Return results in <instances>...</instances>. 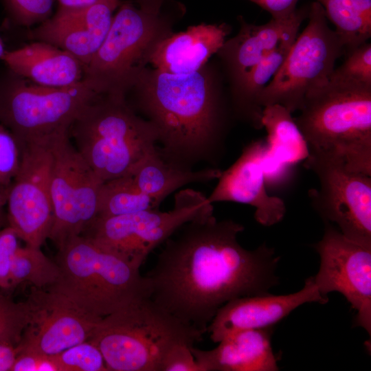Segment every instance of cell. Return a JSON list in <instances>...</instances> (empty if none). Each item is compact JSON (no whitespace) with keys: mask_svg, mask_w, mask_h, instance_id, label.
I'll return each mask as SVG.
<instances>
[{"mask_svg":"<svg viewBox=\"0 0 371 371\" xmlns=\"http://www.w3.org/2000/svg\"><path fill=\"white\" fill-rule=\"evenodd\" d=\"M262 128L267 133L265 173L304 161L309 155L308 144L292 113L280 104L263 107Z\"/></svg>","mask_w":371,"mask_h":371,"instance_id":"cb8c5ba5","label":"cell"},{"mask_svg":"<svg viewBox=\"0 0 371 371\" xmlns=\"http://www.w3.org/2000/svg\"><path fill=\"white\" fill-rule=\"evenodd\" d=\"M120 0L93 5L59 7L51 18L43 21L30 34L32 38L65 50L87 65L100 47L110 28Z\"/></svg>","mask_w":371,"mask_h":371,"instance_id":"e0dca14e","label":"cell"},{"mask_svg":"<svg viewBox=\"0 0 371 371\" xmlns=\"http://www.w3.org/2000/svg\"><path fill=\"white\" fill-rule=\"evenodd\" d=\"M294 120L309 153L371 175V85L331 74L310 91Z\"/></svg>","mask_w":371,"mask_h":371,"instance_id":"3957f363","label":"cell"},{"mask_svg":"<svg viewBox=\"0 0 371 371\" xmlns=\"http://www.w3.org/2000/svg\"><path fill=\"white\" fill-rule=\"evenodd\" d=\"M108 33L89 63L82 80L99 95L126 97L161 40L172 32L171 22L161 12L120 3Z\"/></svg>","mask_w":371,"mask_h":371,"instance_id":"52a82bcc","label":"cell"},{"mask_svg":"<svg viewBox=\"0 0 371 371\" xmlns=\"http://www.w3.org/2000/svg\"><path fill=\"white\" fill-rule=\"evenodd\" d=\"M335 25L344 56L368 42L371 36V0H315Z\"/></svg>","mask_w":371,"mask_h":371,"instance_id":"484cf974","label":"cell"},{"mask_svg":"<svg viewBox=\"0 0 371 371\" xmlns=\"http://www.w3.org/2000/svg\"><path fill=\"white\" fill-rule=\"evenodd\" d=\"M19 352L18 346L0 345V371H11Z\"/></svg>","mask_w":371,"mask_h":371,"instance_id":"74e56055","label":"cell"},{"mask_svg":"<svg viewBox=\"0 0 371 371\" xmlns=\"http://www.w3.org/2000/svg\"><path fill=\"white\" fill-rule=\"evenodd\" d=\"M214 214L206 196L191 188L175 196L172 208H158L108 217L98 216L82 234L140 268L150 253L183 225Z\"/></svg>","mask_w":371,"mask_h":371,"instance_id":"30bf717a","label":"cell"},{"mask_svg":"<svg viewBox=\"0 0 371 371\" xmlns=\"http://www.w3.org/2000/svg\"><path fill=\"white\" fill-rule=\"evenodd\" d=\"M343 64L332 75L371 85V44L366 42L345 56Z\"/></svg>","mask_w":371,"mask_h":371,"instance_id":"4dcf8cb0","label":"cell"},{"mask_svg":"<svg viewBox=\"0 0 371 371\" xmlns=\"http://www.w3.org/2000/svg\"><path fill=\"white\" fill-rule=\"evenodd\" d=\"M19 237L15 232L7 226L0 229V289H10V272L17 249Z\"/></svg>","mask_w":371,"mask_h":371,"instance_id":"836d02e7","label":"cell"},{"mask_svg":"<svg viewBox=\"0 0 371 371\" xmlns=\"http://www.w3.org/2000/svg\"><path fill=\"white\" fill-rule=\"evenodd\" d=\"M309 7L297 8L289 16L271 18L262 25L246 22L240 16V30L225 41L216 53L223 65L229 85L283 44L294 41L307 18Z\"/></svg>","mask_w":371,"mask_h":371,"instance_id":"d6986e66","label":"cell"},{"mask_svg":"<svg viewBox=\"0 0 371 371\" xmlns=\"http://www.w3.org/2000/svg\"><path fill=\"white\" fill-rule=\"evenodd\" d=\"M58 249L60 275L47 288L91 317H103L150 297L139 268L122 256L80 235Z\"/></svg>","mask_w":371,"mask_h":371,"instance_id":"277c9868","label":"cell"},{"mask_svg":"<svg viewBox=\"0 0 371 371\" xmlns=\"http://www.w3.org/2000/svg\"><path fill=\"white\" fill-rule=\"evenodd\" d=\"M59 275L57 263L48 258L40 247L19 246L10 268V288L30 283L38 289H47L56 282Z\"/></svg>","mask_w":371,"mask_h":371,"instance_id":"83f0119b","label":"cell"},{"mask_svg":"<svg viewBox=\"0 0 371 371\" xmlns=\"http://www.w3.org/2000/svg\"><path fill=\"white\" fill-rule=\"evenodd\" d=\"M137 108L155 128L158 151L171 164L192 169L218 163L224 153L228 109L205 66L175 74L146 68L134 87Z\"/></svg>","mask_w":371,"mask_h":371,"instance_id":"7a4b0ae2","label":"cell"},{"mask_svg":"<svg viewBox=\"0 0 371 371\" xmlns=\"http://www.w3.org/2000/svg\"><path fill=\"white\" fill-rule=\"evenodd\" d=\"M1 226H0V229H1Z\"/></svg>","mask_w":371,"mask_h":371,"instance_id":"7bdbcfd3","label":"cell"},{"mask_svg":"<svg viewBox=\"0 0 371 371\" xmlns=\"http://www.w3.org/2000/svg\"><path fill=\"white\" fill-rule=\"evenodd\" d=\"M27 302L30 317L18 345L19 350L56 355L89 340L101 320L47 289L33 286Z\"/></svg>","mask_w":371,"mask_h":371,"instance_id":"9a60e30c","label":"cell"},{"mask_svg":"<svg viewBox=\"0 0 371 371\" xmlns=\"http://www.w3.org/2000/svg\"><path fill=\"white\" fill-rule=\"evenodd\" d=\"M1 60L12 73L45 87H69L83 78V65L76 58L43 41L6 51Z\"/></svg>","mask_w":371,"mask_h":371,"instance_id":"7402d4cb","label":"cell"},{"mask_svg":"<svg viewBox=\"0 0 371 371\" xmlns=\"http://www.w3.org/2000/svg\"><path fill=\"white\" fill-rule=\"evenodd\" d=\"M308 22L297 35L283 64L259 95L262 108L280 104L291 113L300 111L306 94L326 83L338 58L344 55L343 45L328 25L322 5L309 6Z\"/></svg>","mask_w":371,"mask_h":371,"instance_id":"9c48e42d","label":"cell"},{"mask_svg":"<svg viewBox=\"0 0 371 371\" xmlns=\"http://www.w3.org/2000/svg\"><path fill=\"white\" fill-rule=\"evenodd\" d=\"M229 32L225 23H201L171 32L157 45L149 63L156 69L175 74L199 71L218 52Z\"/></svg>","mask_w":371,"mask_h":371,"instance_id":"44dd1931","label":"cell"},{"mask_svg":"<svg viewBox=\"0 0 371 371\" xmlns=\"http://www.w3.org/2000/svg\"><path fill=\"white\" fill-rule=\"evenodd\" d=\"M50 193L53 223L49 235L58 249L82 235L98 216L102 182L77 150L69 131L52 142Z\"/></svg>","mask_w":371,"mask_h":371,"instance_id":"8fae6325","label":"cell"},{"mask_svg":"<svg viewBox=\"0 0 371 371\" xmlns=\"http://www.w3.org/2000/svg\"><path fill=\"white\" fill-rule=\"evenodd\" d=\"M188 344H177L167 352L161 371H202Z\"/></svg>","mask_w":371,"mask_h":371,"instance_id":"e575fe53","label":"cell"},{"mask_svg":"<svg viewBox=\"0 0 371 371\" xmlns=\"http://www.w3.org/2000/svg\"><path fill=\"white\" fill-rule=\"evenodd\" d=\"M21 161V147L12 133L0 124V185L10 186Z\"/></svg>","mask_w":371,"mask_h":371,"instance_id":"d6a6232c","label":"cell"},{"mask_svg":"<svg viewBox=\"0 0 371 371\" xmlns=\"http://www.w3.org/2000/svg\"><path fill=\"white\" fill-rule=\"evenodd\" d=\"M328 300L320 294L311 276L303 288L293 293L276 295L266 293L229 301L218 310L207 332L213 342L218 343L235 331L271 327L305 303L324 304Z\"/></svg>","mask_w":371,"mask_h":371,"instance_id":"ac0fdd59","label":"cell"},{"mask_svg":"<svg viewBox=\"0 0 371 371\" xmlns=\"http://www.w3.org/2000/svg\"><path fill=\"white\" fill-rule=\"evenodd\" d=\"M59 371H109L99 348L87 340L53 355Z\"/></svg>","mask_w":371,"mask_h":371,"instance_id":"f546056e","label":"cell"},{"mask_svg":"<svg viewBox=\"0 0 371 371\" xmlns=\"http://www.w3.org/2000/svg\"><path fill=\"white\" fill-rule=\"evenodd\" d=\"M322 239L314 245L320 265L314 282L320 294L339 292L357 311L355 324L371 333V248L346 238L324 222Z\"/></svg>","mask_w":371,"mask_h":371,"instance_id":"5bb4252c","label":"cell"},{"mask_svg":"<svg viewBox=\"0 0 371 371\" xmlns=\"http://www.w3.org/2000/svg\"><path fill=\"white\" fill-rule=\"evenodd\" d=\"M99 95L85 80L69 87L36 84L10 71L0 82V124L19 145L49 138L69 128Z\"/></svg>","mask_w":371,"mask_h":371,"instance_id":"ba28073f","label":"cell"},{"mask_svg":"<svg viewBox=\"0 0 371 371\" xmlns=\"http://www.w3.org/2000/svg\"><path fill=\"white\" fill-rule=\"evenodd\" d=\"M159 205L135 184L127 174L103 183L98 216L108 217L158 208Z\"/></svg>","mask_w":371,"mask_h":371,"instance_id":"4316f807","label":"cell"},{"mask_svg":"<svg viewBox=\"0 0 371 371\" xmlns=\"http://www.w3.org/2000/svg\"><path fill=\"white\" fill-rule=\"evenodd\" d=\"M293 42L283 44L229 85L233 113L256 129L262 128L259 95L278 71Z\"/></svg>","mask_w":371,"mask_h":371,"instance_id":"d4e9b609","label":"cell"},{"mask_svg":"<svg viewBox=\"0 0 371 371\" xmlns=\"http://www.w3.org/2000/svg\"><path fill=\"white\" fill-rule=\"evenodd\" d=\"M203 334L148 297L103 317L89 340L102 352L109 371H161L172 346H194Z\"/></svg>","mask_w":371,"mask_h":371,"instance_id":"8992f818","label":"cell"},{"mask_svg":"<svg viewBox=\"0 0 371 371\" xmlns=\"http://www.w3.org/2000/svg\"><path fill=\"white\" fill-rule=\"evenodd\" d=\"M221 173L215 168L196 170L168 163L155 146L146 153L128 174L137 186L159 205L168 194L183 186L218 179Z\"/></svg>","mask_w":371,"mask_h":371,"instance_id":"603a6c76","label":"cell"},{"mask_svg":"<svg viewBox=\"0 0 371 371\" xmlns=\"http://www.w3.org/2000/svg\"><path fill=\"white\" fill-rule=\"evenodd\" d=\"M266 142L252 141L243 150L237 160L218 178V183L207 196L211 203L229 201L255 207L254 218L262 225L280 222L286 214L284 201L268 194L265 159Z\"/></svg>","mask_w":371,"mask_h":371,"instance_id":"2e32d148","label":"cell"},{"mask_svg":"<svg viewBox=\"0 0 371 371\" xmlns=\"http://www.w3.org/2000/svg\"><path fill=\"white\" fill-rule=\"evenodd\" d=\"M3 3L14 22L28 27L48 19L54 0H3Z\"/></svg>","mask_w":371,"mask_h":371,"instance_id":"1f68e13d","label":"cell"},{"mask_svg":"<svg viewBox=\"0 0 371 371\" xmlns=\"http://www.w3.org/2000/svg\"><path fill=\"white\" fill-rule=\"evenodd\" d=\"M304 164L319 183L308 193L315 211L346 238L371 248V175L317 154L309 153Z\"/></svg>","mask_w":371,"mask_h":371,"instance_id":"7c38bea8","label":"cell"},{"mask_svg":"<svg viewBox=\"0 0 371 371\" xmlns=\"http://www.w3.org/2000/svg\"><path fill=\"white\" fill-rule=\"evenodd\" d=\"M59 7L67 8H82L111 0H58Z\"/></svg>","mask_w":371,"mask_h":371,"instance_id":"f35d334b","label":"cell"},{"mask_svg":"<svg viewBox=\"0 0 371 371\" xmlns=\"http://www.w3.org/2000/svg\"><path fill=\"white\" fill-rule=\"evenodd\" d=\"M29 317L27 300L16 302L0 291V345L18 346Z\"/></svg>","mask_w":371,"mask_h":371,"instance_id":"f1b7e54d","label":"cell"},{"mask_svg":"<svg viewBox=\"0 0 371 371\" xmlns=\"http://www.w3.org/2000/svg\"><path fill=\"white\" fill-rule=\"evenodd\" d=\"M271 327L235 331L214 349L194 346L191 351L202 371H277L271 341Z\"/></svg>","mask_w":371,"mask_h":371,"instance_id":"ffe728a7","label":"cell"},{"mask_svg":"<svg viewBox=\"0 0 371 371\" xmlns=\"http://www.w3.org/2000/svg\"><path fill=\"white\" fill-rule=\"evenodd\" d=\"M55 135L20 146L19 170L9 187L7 221L26 245L40 247L53 223L50 193L52 142Z\"/></svg>","mask_w":371,"mask_h":371,"instance_id":"4fadbf2b","label":"cell"},{"mask_svg":"<svg viewBox=\"0 0 371 371\" xmlns=\"http://www.w3.org/2000/svg\"><path fill=\"white\" fill-rule=\"evenodd\" d=\"M271 14L273 18L289 16L297 9L300 0H249Z\"/></svg>","mask_w":371,"mask_h":371,"instance_id":"8d00e7d4","label":"cell"},{"mask_svg":"<svg viewBox=\"0 0 371 371\" xmlns=\"http://www.w3.org/2000/svg\"><path fill=\"white\" fill-rule=\"evenodd\" d=\"M5 52L6 51L4 49V45H3V41H2L1 38H0V59H2V58L4 56Z\"/></svg>","mask_w":371,"mask_h":371,"instance_id":"b9f144b4","label":"cell"},{"mask_svg":"<svg viewBox=\"0 0 371 371\" xmlns=\"http://www.w3.org/2000/svg\"><path fill=\"white\" fill-rule=\"evenodd\" d=\"M11 371H59L53 355L19 350Z\"/></svg>","mask_w":371,"mask_h":371,"instance_id":"d590c367","label":"cell"},{"mask_svg":"<svg viewBox=\"0 0 371 371\" xmlns=\"http://www.w3.org/2000/svg\"><path fill=\"white\" fill-rule=\"evenodd\" d=\"M244 226L214 214L188 222L165 241L147 272L150 298L204 333L218 310L235 298L269 293L280 257L265 243L253 250L238 240Z\"/></svg>","mask_w":371,"mask_h":371,"instance_id":"6da1fadb","label":"cell"},{"mask_svg":"<svg viewBox=\"0 0 371 371\" xmlns=\"http://www.w3.org/2000/svg\"><path fill=\"white\" fill-rule=\"evenodd\" d=\"M9 187L0 185V226L2 225L5 220L3 207L6 205Z\"/></svg>","mask_w":371,"mask_h":371,"instance_id":"60d3db41","label":"cell"},{"mask_svg":"<svg viewBox=\"0 0 371 371\" xmlns=\"http://www.w3.org/2000/svg\"><path fill=\"white\" fill-rule=\"evenodd\" d=\"M69 136L102 182L131 172L158 141L153 124L136 113L126 97L110 95L87 104L71 123Z\"/></svg>","mask_w":371,"mask_h":371,"instance_id":"5b68a950","label":"cell"},{"mask_svg":"<svg viewBox=\"0 0 371 371\" xmlns=\"http://www.w3.org/2000/svg\"><path fill=\"white\" fill-rule=\"evenodd\" d=\"M144 10L159 12L164 0H135Z\"/></svg>","mask_w":371,"mask_h":371,"instance_id":"ab89813d","label":"cell"}]
</instances>
